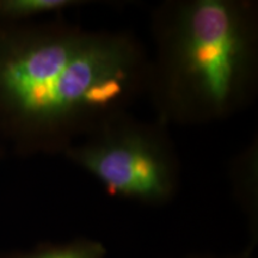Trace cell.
I'll return each instance as SVG.
<instances>
[{"label": "cell", "instance_id": "1", "mask_svg": "<svg viewBox=\"0 0 258 258\" xmlns=\"http://www.w3.org/2000/svg\"><path fill=\"white\" fill-rule=\"evenodd\" d=\"M150 55L133 35L62 21L0 25V138L22 154L61 153L128 114Z\"/></svg>", "mask_w": 258, "mask_h": 258}, {"label": "cell", "instance_id": "2", "mask_svg": "<svg viewBox=\"0 0 258 258\" xmlns=\"http://www.w3.org/2000/svg\"><path fill=\"white\" fill-rule=\"evenodd\" d=\"M152 31L146 92L161 123H212L253 101L258 21L252 3L166 2L153 12Z\"/></svg>", "mask_w": 258, "mask_h": 258}, {"label": "cell", "instance_id": "3", "mask_svg": "<svg viewBox=\"0 0 258 258\" xmlns=\"http://www.w3.org/2000/svg\"><path fill=\"white\" fill-rule=\"evenodd\" d=\"M159 123H144L125 114L80 139L63 156L109 195L163 205L178 189L179 164L165 124Z\"/></svg>", "mask_w": 258, "mask_h": 258}, {"label": "cell", "instance_id": "4", "mask_svg": "<svg viewBox=\"0 0 258 258\" xmlns=\"http://www.w3.org/2000/svg\"><path fill=\"white\" fill-rule=\"evenodd\" d=\"M106 249L101 241L89 238L43 243L29 250L12 251L0 254V258H105Z\"/></svg>", "mask_w": 258, "mask_h": 258}, {"label": "cell", "instance_id": "5", "mask_svg": "<svg viewBox=\"0 0 258 258\" xmlns=\"http://www.w3.org/2000/svg\"><path fill=\"white\" fill-rule=\"evenodd\" d=\"M85 4L83 0H0V25L27 23Z\"/></svg>", "mask_w": 258, "mask_h": 258}, {"label": "cell", "instance_id": "6", "mask_svg": "<svg viewBox=\"0 0 258 258\" xmlns=\"http://www.w3.org/2000/svg\"><path fill=\"white\" fill-rule=\"evenodd\" d=\"M256 150L253 147H250L243 156L239 157L238 164L235 165V179H237V191L238 199L244 207V211L246 213L247 219L251 225V228L254 232L257 228V191L256 188H253L256 183ZM257 234V232H256Z\"/></svg>", "mask_w": 258, "mask_h": 258}, {"label": "cell", "instance_id": "7", "mask_svg": "<svg viewBox=\"0 0 258 258\" xmlns=\"http://www.w3.org/2000/svg\"><path fill=\"white\" fill-rule=\"evenodd\" d=\"M189 258H219V257H206V256H200V257H189ZM225 258H252L250 254H241V256H235V257H225Z\"/></svg>", "mask_w": 258, "mask_h": 258}]
</instances>
